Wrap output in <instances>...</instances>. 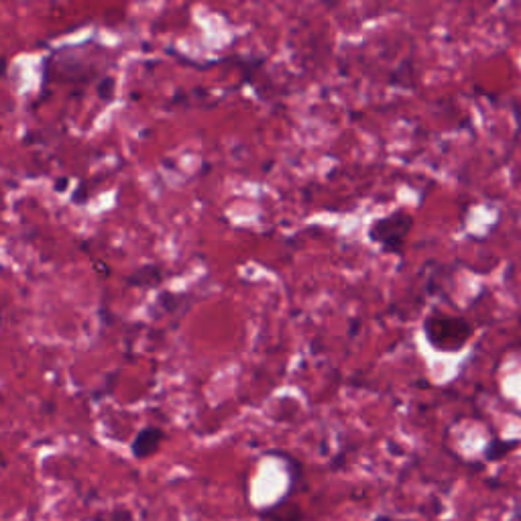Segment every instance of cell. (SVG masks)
<instances>
[{
  "label": "cell",
  "mask_w": 521,
  "mask_h": 521,
  "mask_svg": "<svg viewBox=\"0 0 521 521\" xmlns=\"http://www.w3.org/2000/svg\"><path fill=\"white\" fill-rule=\"evenodd\" d=\"M184 300H186V296H178V294L163 292V294L157 298V302H155V306L151 308V312H155V310H163L165 314H173V312H178V310H180V306H182Z\"/></svg>",
  "instance_id": "8992f818"
},
{
  "label": "cell",
  "mask_w": 521,
  "mask_h": 521,
  "mask_svg": "<svg viewBox=\"0 0 521 521\" xmlns=\"http://www.w3.org/2000/svg\"><path fill=\"white\" fill-rule=\"evenodd\" d=\"M163 440H165V432H163L161 428H157V426H147V428L139 430V434L135 436V440H133V444H131V452H133V456L139 458V460L149 458V456H153V454L159 450V446H161Z\"/></svg>",
  "instance_id": "3957f363"
},
{
  "label": "cell",
  "mask_w": 521,
  "mask_h": 521,
  "mask_svg": "<svg viewBox=\"0 0 521 521\" xmlns=\"http://www.w3.org/2000/svg\"><path fill=\"white\" fill-rule=\"evenodd\" d=\"M416 218L408 210H395L377 218L369 228V241L375 243L385 255H403Z\"/></svg>",
  "instance_id": "6da1fadb"
},
{
  "label": "cell",
  "mask_w": 521,
  "mask_h": 521,
  "mask_svg": "<svg viewBox=\"0 0 521 521\" xmlns=\"http://www.w3.org/2000/svg\"><path fill=\"white\" fill-rule=\"evenodd\" d=\"M68 184H70L68 178H60V180L55 182V192H64L68 188Z\"/></svg>",
  "instance_id": "9c48e42d"
},
{
  "label": "cell",
  "mask_w": 521,
  "mask_h": 521,
  "mask_svg": "<svg viewBox=\"0 0 521 521\" xmlns=\"http://www.w3.org/2000/svg\"><path fill=\"white\" fill-rule=\"evenodd\" d=\"M163 281V269L155 263L143 265L131 275H127V283L131 287H157Z\"/></svg>",
  "instance_id": "277c9868"
},
{
  "label": "cell",
  "mask_w": 521,
  "mask_h": 521,
  "mask_svg": "<svg viewBox=\"0 0 521 521\" xmlns=\"http://www.w3.org/2000/svg\"><path fill=\"white\" fill-rule=\"evenodd\" d=\"M521 442L519 440H501V438H495L487 444L485 448V458L487 460H501L505 458L511 450H515Z\"/></svg>",
  "instance_id": "5b68a950"
},
{
  "label": "cell",
  "mask_w": 521,
  "mask_h": 521,
  "mask_svg": "<svg viewBox=\"0 0 521 521\" xmlns=\"http://www.w3.org/2000/svg\"><path fill=\"white\" fill-rule=\"evenodd\" d=\"M424 330L430 344L440 351L462 349L473 334V328L465 320L452 316H430Z\"/></svg>",
  "instance_id": "7a4b0ae2"
},
{
  "label": "cell",
  "mask_w": 521,
  "mask_h": 521,
  "mask_svg": "<svg viewBox=\"0 0 521 521\" xmlns=\"http://www.w3.org/2000/svg\"><path fill=\"white\" fill-rule=\"evenodd\" d=\"M92 521H133V515L129 513V511H114V513H108V517H104V515H98V517H94Z\"/></svg>",
  "instance_id": "ba28073f"
},
{
  "label": "cell",
  "mask_w": 521,
  "mask_h": 521,
  "mask_svg": "<svg viewBox=\"0 0 521 521\" xmlns=\"http://www.w3.org/2000/svg\"><path fill=\"white\" fill-rule=\"evenodd\" d=\"M7 68H9L7 57L0 55V78H5V76H7Z\"/></svg>",
  "instance_id": "30bf717a"
},
{
  "label": "cell",
  "mask_w": 521,
  "mask_h": 521,
  "mask_svg": "<svg viewBox=\"0 0 521 521\" xmlns=\"http://www.w3.org/2000/svg\"><path fill=\"white\" fill-rule=\"evenodd\" d=\"M114 88H117V84H114L112 78H102L98 82V98L102 102H110L112 96H114Z\"/></svg>",
  "instance_id": "52a82bcc"
},
{
  "label": "cell",
  "mask_w": 521,
  "mask_h": 521,
  "mask_svg": "<svg viewBox=\"0 0 521 521\" xmlns=\"http://www.w3.org/2000/svg\"><path fill=\"white\" fill-rule=\"evenodd\" d=\"M373 521H393V517H389V515H377Z\"/></svg>",
  "instance_id": "8fae6325"
}]
</instances>
